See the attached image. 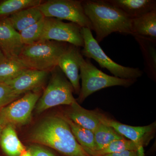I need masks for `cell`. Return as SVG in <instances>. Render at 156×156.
<instances>
[{"mask_svg":"<svg viewBox=\"0 0 156 156\" xmlns=\"http://www.w3.org/2000/svg\"><path fill=\"white\" fill-rule=\"evenodd\" d=\"M37 7L44 17L66 20L92 30L91 22L84 13L82 0L44 1Z\"/></svg>","mask_w":156,"mask_h":156,"instance_id":"cell-7","label":"cell"},{"mask_svg":"<svg viewBox=\"0 0 156 156\" xmlns=\"http://www.w3.org/2000/svg\"><path fill=\"white\" fill-rule=\"evenodd\" d=\"M43 2L42 0H1L0 21L23 9L38 6Z\"/></svg>","mask_w":156,"mask_h":156,"instance_id":"cell-20","label":"cell"},{"mask_svg":"<svg viewBox=\"0 0 156 156\" xmlns=\"http://www.w3.org/2000/svg\"><path fill=\"white\" fill-rule=\"evenodd\" d=\"M93 133L96 151L102 150L114 140L125 138L117 133L113 128L101 123L98 126Z\"/></svg>","mask_w":156,"mask_h":156,"instance_id":"cell-22","label":"cell"},{"mask_svg":"<svg viewBox=\"0 0 156 156\" xmlns=\"http://www.w3.org/2000/svg\"><path fill=\"white\" fill-rule=\"evenodd\" d=\"M82 4L98 43L113 33L132 35V19L107 0H82Z\"/></svg>","mask_w":156,"mask_h":156,"instance_id":"cell-2","label":"cell"},{"mask_svg":"<svg viewBox=\"0 0 156 156\" xmlns=\"http://www.w3.org/2000/svg\"><path fill=\"white\" fill-rule=\"evenodd\" d=\"M84 45L81 51L82 56L93 58L102 68L106 69L116 77L126 80H136L142 76L143 72L138 68L126 67L115 62L104 52L93 37L92 30L82 27Z\"/></svg>","mask_w":156,"mask_h":156,"instance_id":"cell-6","label":"cell"},{"mask_svg":"<svg viewBox=\"0 0 156 156\" xmlns=\"http://www.w3.org/2000/svg\"><path fill=\"white\" fill-rule=\"evenodd\" d=\"M50 73V82L35 107L37 114L58 105L70 106L77 101L73 95L74 90L71 84L60 68L56 66Z\"/></svg>","mask_w":156,"mask_h":156,"instance_id":"cell-5","label":"cell"},{"mask_svg":"<svg viewBox=\"0 0 156 156\" xmlns=\"http://www.w3.org/2000/svg\"><path fill=\"white\" fill-rule=\"evenodd\" d=\"M50 72L27 69L11 80L5 83L17 95H21L30 92H41Z\"/></svg>","mask_w":156,"mask_h":156,"instance_id":"cell-11","label":"cell"},{"mask_svg":"<svg viewBox=\"0 0 156 156\" xmlns=\"http://www.w3.org/2000/svg\"><path fill=\"white\" fill-rule=\"evenodd\" d=\"M41 92H30L25 93L17 100L0 111V117L6 125L14 127L27 125L30 122L32 115Z\"/></svg>","mask_w":156,"mask_h":156,"instance_id":"cell-9","label":"cell"},{"mask_svg":"<svg viewBox=\"0 0 156 156\" xmlns=\"http://www.w3.org/2000/svg\"><path fill=\"white\" fill-rule=\"evenodd\" d=\"M27 69L18 58H8L0 64V82L11 80Z\"/></svg>","mask_w":156,"mask_h":156,"instance_id":"cell-24","label":"cell"},{"mask_svg":"<svg viewBox=\"0 0 156 156\" xmlns=\"http://www.w3.org/2000/svg\"><path fill=\"white\" fill-rule=\"evenodd\" d=\"M101 123L111 128L120 135L127 137L138 146L140 148L147 145L154 134L156 123L144 126H132L112 119L99 113Z\"/></svg>","mask_w":156,"mask_h":156,"instance_id":"cell-10","label":"cell"},{"mask_svg":"<svg viewBox=\"0 0 156 156\" xmlns=\"http://www.w3.org/2000/svg\"><path fill=\"white\" fill-rule=\"evenodd\" d=\"M82 86L78 100L82 103L87 97L101 89L107 87H130L136 80H126L108 75L95 67L90 58L85 59L80 53L78 56Z\"/></svg>","mask_w":156,"mask_h":156,"instance_id":"cell-4","label":"cell"},{"mask_svg":"<svg viewBox=\"0 0 156 156\" xmlns=\"http://www.w3.org/2000/svg\"><path fill=\"white\" fill-rule=\"evenodd\" d=\"M69 44L53 41L24 45L18 58L29 69L50 72L57 66L58 59Z\"/></svg>","mask_w":156,"mask_h":156,"instance_id":"cell-3","label":"cell"},{"mask_svg":"<svg viewBox=\"0 0 156 156\" xmlns=\"http://www.w3.org/2000/svg\"><path fill=\"white\" fill-rule=\"evenodd\" d=\"M80 52V48L69 44L67 50L58 59L57 64V66L71 84L74 92L78 95L81 88L80 83V66L78 61V56Z\"/></svg>","mask_w":156,"mask_h":156,"instance_id":"cell-12","label":"cell"},{"mask_svg":"<svg viewBox=\"0 0 156 156\" xmlns=\"http://www.w3.org/2000/svg\"><path fill=\"white\" fill-rule=\"evenodd\" d=\"M65 116L79 126L93 132L101 123L99 112L83 108L77 101L70 106Z\"/></svg>","mask_w":156,"mask_h":156,"instance_id":"cell-14","label":"cell"},{"mask_svg":"<svg viewBox=\"0 0 156 156\" xmlns=\"http://www.w3.org/2000/svg\"><path fill=\"white\" fill-rule=\"evenodd\" d=\"M26 150L20 140L14 126L7 125L0 136V150L6 156H20Z\"/></svg>","mask_w":156,"mask_h":156,"instance_id":"cell-16","label":"cell"},{"mask_svg":"<svg viewBox=\"0 0 156 156\" xmlns=\"http://www.w3.org/2000/svg\"><path fill=\"white\" fill-rule=\"evenodd\" d=\"M63 117L69 125L77 141L82 147L89 149L91 151H96V145L93 131L79 126L65 116Z\"/></svg>","mask_w":156,"mask_h":156,"instance_id":"cell-23","label":"cell"},{"mask_svg":"<svg viewBox=\"0 0 156 156\" xmlns=\"http://www.w3.org/2000/svg\"><path fill=\"white\" fill-rule=\"evenodd\" d=\"M139 45L143 57L144 69L148 75L155 79L156 76V41L134 35Z\"/></svg>","mask_w":156,"mask_h":156,"instance_id":"cell-19","label":"cell"},{"mask_svg":"<svg viewBox=\"0 0 156 156\" xmlns=\"http://www.w3.org/2000/svg\"><path fill=\"white\" fill-rule=\"evenodd\" d=\"M101 156H138L137 151H126L117 153L108 154Z\"/></svg>","mask_w":156,"mask_h":156,"instance_id":"cell-28","label":"cell"},{"mask_svg":"<svg viewBox=\"0 0 156 156\" xmlns=\"http://www.w3.org/2000/svg\"><path fill=\"white\" fill-rule=\"evenodd\" d=\"M20 156H32L31 154L30 153V152L27 149L25 151H24L23 153L21 154V155Z\"/></svg>","mask_w":156,"mask_h":156,"instance_id":"cell-31","label":"cell"},{"mask_svg":"<svg viewBox=\"0 0 156 156\" xmlns=\"http://www.w3.org/2000/svg\"><path fill=\"white\" fill-rule=\"evenodd\" d=\"M27 149L32 156H56L46 147L36 144L30 143Z\"/></svg>","mask_w":156,"mask_h":156,"instance_id":"cell-27","label":"cell"},{"mask_svg":"<svg viewBox=\"0 0 156 156\" xmlns=\"http://www.w3.org/2000/svg\"><path fill=\"white\" fill-rule=\"evenodd\" d=\"M82 28L74 23H65L57 18L45 17L44 25L39 41H56L83 48Z\"/></svg>","mask_w":156,"mask_h":156,"instance_id":"cell-8","label":"cell"},{"mask_svg":"<svg viewBox=\"0 0 156 156\" xmlns=\"http://www.w3.org/2000/svg\"><path fill=\"white\" fill-rule=\"evenodd\" d=\"M131 35L156 41V9L131 20Z\"/></svg>","mask_w":156,"mask_h":156,"instance_id":"cell-18","label":"cell"},{"mask_svg":"<svg viewBox=\"0 0 156 156\" xmlns=\"http://www.w3.org/2000/svg\"><path fill=\"white\" fill-rule=\"evenodd\" d=\"M44 17L37 6L20 10L6 19L18 32L36 23Z\"/></svg>","mask_w":156,"mask_h":156,"instance_id":"cell-17","label":"cell"},{"mask_svg":"<svg viewBox=\"0 0 156 156\" xmlns=\"http://www.w3.org/2000/svg\"><path fill=\"white\" fill-rule=\"evenodd\" d=\"M29 142L52 148L65 156H91L73 134L64 117H46L32 129Z\"/></svg>","mask_w":156,"mask_h":156,"instance_id":"cell-1","label":"cell"},{"mask_svg":"<svg viewBox=\"0 0 156 156\" xmlns=\"http://www.w3.org/2000/svg\"><path fill=\"white\" fill-rule=\"evenodd\" d=\"M84 150L91 156H101L104 155L117 153L126 151H138L144 149L140 148L136 144L125 138L114 140L107 146L99 151H93L83 148Z\"/></svg>","mask_w":156,"mask_h":156,"instance_id":"cell-21","label":"cell"},{"mask_svg":"<svg viewBox=\"0 0 156 156\" xmlns=\"http://www.w3.org/2000/svg\"><path fill=\"white\" fill-rule=\"evenodd\" d=\"M6 126L5 123L4 122L2 119L0 117V136H1V133L2 131L3 128Z\"/></svg>","mask_w":156,"mask_h":156,"instance_id":"cell-30","label":"cell"},{"mask_svg":"<svg viewBox=\"0 0 156 156\" xmlns=\"http://www.w3.org/2000/svg\"><path fill=\"white\" fill-rule=\"evenodd\" d=\"M23 46L19 32L7 20L0 21V49L7 58H18Z\"/></svg>","mask_w":156,"mask_h":156,"instance_id":"cell-13","label":"cell"},{"mask_svg":"<svg viewBox=\"0 0 156 156\" xmlns=\"http://www.w3.org/2000/svg\"><path fill=\"white\" fill-rule=\"evenodd\" d=\"M45 20V17L36 23L19 32L20 39L24 45L31 44L40 41Z\"/></svg>","mask_w":156,"mask_h":156,"instance_id":"cell-25","label":"cell"},{"mask_svg":"<svg viewBox=\"0 0 156 156\" xmlns=\"http://www.w3.org/2000/svg\"><path fill=\"white\" fill-rule=\"evenodd\" d=\"M20 97L9 85L0 82V111Z\"/></svg>","mask_w":156,"mask_h":156,"instance_id":"cell-26","label":"cell"},{"mask_svg":"<svg viewBox=\"0 0 156 156\" xmlns=\"http://www.w3.org/2000/svg\"><path fill=\"white\" fill-rule=\"evenodd\" d=\"M8 58L5 53L3 52L2 50L0 49V64L3 62L5 61Z\"/></svg>","mask_w":156,"mask_h":156,"instance_id":"cell-29","label":"cell"},{"mask_svg":"<svg viewBox=\"0 0 156 156\" xmlns=\"http://www.w3.org/2000/svg\"><path fill=\"white\" fill-rule=\"evenodd\" d=\"M122 11L131 19L142 16L156 9V0H107Z\"/></svg>","mask_w":156,"mask_h":156,"instance_id":"cell-15","label":"cell"}]
</instances>
